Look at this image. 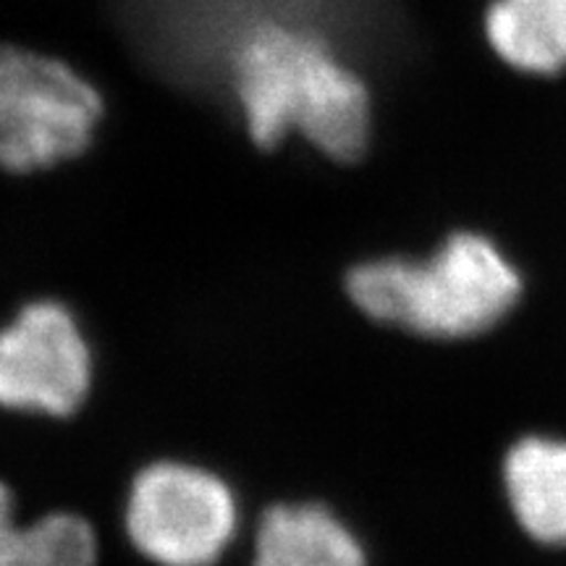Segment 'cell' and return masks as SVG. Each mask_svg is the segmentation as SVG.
I'll use <instances>...</instances> for the list:
<instances>
[{"instance_id": "6da1fadb", "label": "cell", "mask_w": 566, "mask_h": 566, "mask_svg": "<svg viewBox=\"0 0 566 566\" xmlns=\"http://www.w3.org/2000/svg\"><path fill=\"white\" fill-rule=\"evenodd\" d=\"M233 87L254 145L273 150L300 132L328 158L354 163L370 139V95L321 34L263 21L233 53Z\"/></svg>"}, {"instance_id": "7a4b0ae2", "label": "cell", "mask_w": 566, "mask_h": 566, "mask_svg": "<svg viewBox=\"0 0 566 566\" xmlns=\"http://www.w3.org/2000/svg\"><path fill=\"white\" fill-rule=\"evenodd\" d=\"M346 292L367 317L430 338L491 331L522 296V279L491 239L459 231L433 258H386L357 265Z\"/></svg>"}, {"instance_id": "3957f363", "label": "cell", "mask_w": 566, "mask_h": 566, "mask_svg": "<svg viewBox=\"0 0 566 566\" xmlns=\"http://www.w3.org/2000/svg\"><path fill=\"white\" fill-rule=\"evenodd\" d=\"M103 97L69 63L0 45V168L32 174L90 147Z\"/></svg>"}, {"instance_id": "277c9868", "label": "cell", "mask_w": 566, "mask_h": 566, "mask_svg": "<svg viewBox=\"0 0 566 566\" xmlns=\"http://www.w3.org/2000/svg\"><path fill=\"white\" fill-rule=\"evenodd\" d=\"M231 488L202 467L158 462L132 483L126 533L160 566H212L237 535Z\"/></svg>"}, {"instance_id": "5b68a950", "label": "cell", "mask_w": 566, "mask_h": 566, "mask_svg": "<svg viewBox=\"0 0 566 566\" xmlns=\"http://www.w3.org/2000/svg\"><path fill=\"white\" fill-rule=\"evenodd\" d=\"M90 380V346L63 304H27L0 331V407L69 417L87 399Z\"/></svg>"}, {"instance_id": "8992f818", "label": "cell", "mask_w": 566, "mask_h": 566, "mask_svg": "<svg viewBox=\"0 0 566 566\" xmlns=\"http://www.w3.org/2000/svg\"><path fill=\"white\" fill-rule=\"evenodd\" d=\"M509 506L520 527L543 546H566V441L527 436L504 462Z\"/></svg>"}, {"instance_id": "52a82bcc", "label": "cell", "mask_w": 566, "mask_h": 566, "mask_svg": "<svg viewBox=\"0 0 566 566\" xmlns=\"http://www.w3.org/2000/svg\"><path fill=\"white\" fill-rule=\"evenodd\" d=\"M252 566H367L363 543L325 506H273L260 520Z\"/></svg>"}, {"instance_id": "ba28073f", "label": "cell", "mask_w": 566, "mask_h": 566, "mask_svg": "<svg viewBox=\"0 0 566 566\" xmlns=\"http://www.w3.org/2000/svg\"><path fill=\"white\" fill-rule=\"evenodd\" d=\"M485 34L516 71L548 76L566 69V0H493Z\"/></svg>"}, {"instance_id": "9c48e42d", "label": "cell", "mask_w": 566, "mask_h": 566, "mask_svg": "<svg viewBox=\"0 0 566 566\" xmlns=\"http://www.w3.org/2000/svg\"><path fill=\"white\" fill-rule=\"evenodd\" d=\"M0 566H97V537L76 514H48L32 525L13 522V495L0 483Z\"/></svg>"}]
</instances>
